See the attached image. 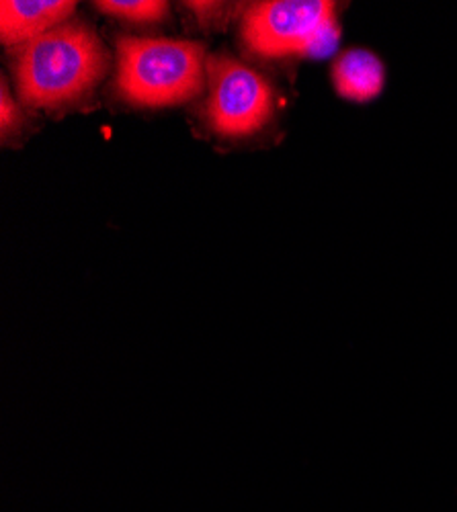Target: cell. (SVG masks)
<instances>
[{"label": "cell", "mask_w": 457, "mask_h": 512, "mask_svg": "<svg viewBox=\"0 0 457 512\" xmlns=\"http://www.w3.org/2000/svg\"><path fill=\"white\" fill-rule=\"evenodd\" d=\"M185 7H189L201 21H205L207 17L212 19L218 11H222L224 5H220V3H187Z\"/></svg>", "instance_id": "9c48e42d"}, {"label": "cell", "mask_w": 457, "mask_h": 512, "mask_svg": "<svg viewBox=\"0 0 457 512\" xmlns=\"http://www.w3.org/2000/svg\"><path fill=\"white\" fill-rule=\"evenodd\" d=\"M332 82L345 99L371 101L384 89V64L367 50H349L332 66Z\"/></svg>", "instance_id": "8992f818"}, {"label": "cell", "mask_w": 457, "mask_h": 512, "mask_svg": "<svg viewBox=\"0 0 457 512\" xmlns=\"http://www.w3.org/2000/svg\"><path fill=\"white\" fill-rule=\"evenodd\" d=\"M97 11L134 23H158L169 17V3L164 0H97Z\"/></svg>", "instance_id": "52a82bcc"}, {"label": "cell", "mask_w": 457, "mask_h": 512, "mask_svg": "<svg viewBox=\"0 0 457 512\" xmlns=\"http://www.w3.org/2000/svg\"><path fill=\"white\" fill-rule=\"evenodd\" d=\"M210 95L205 119L224 138L253 136L267 125L275 111V93L269 80L255 68L226 54L207 56Z\"/></svg>", "instance_id": "277c9868"}, {"label": "cell", "mask_w": 457, "mask_h": 512, "mask_svg": "<svg viewBox=\"0 0 457 512\" xmlns=\"http://www.w3.org/2000/svg\"><path fill=\"white\" fill-rule=\"evenodd\" d=\"M72 0H3L0 3V37L7 46H23L27 41L66 23L74 13Z\"/></svg>", "instance_id": "5b68a950"}, {"label": "cell", "mask_w": 457, "mask_h": 512, "mask_svg": "<svg viewBox=\"0 0 457 512\" xmlns=\"http://www.w3.org/2000/svg\"><path fill=\"white\" fill-rule=\"evenodd\" d=\"M244 46L265 58H322L335 52L341 27L328 0H263L246 9Z\"/></svg>", "instance_id": "3957f363"}, {"label": "cell", "mask_w": 457, "mask_h": 512, "mask_svg": "<svg viewBox=\"0 0 457 512\" xmlns=\"http://www.w3.org/2000/svg\"><path fill=\"white\" fill-rule=\"evenodd\" d=\"M105 68L101 39L82 21H66L15 48L17 91L35 109H56L85 97Z\"/></svg>", "instance_id": "6da1fadb"}, {"label": "cell", "mask_w": 457, "mask_h": 512, "mask_svg": "<svg viewBox=\"0 0 457 512\" xmlns=\"http://www.w3.org/2000/svg\"><path fill=\"white\" fill-rule=\"evenodd\" d=\"M0 103H3V107H0V121H3V134L7 136L11 130H17V125L21 123V113L9 95L5 80H3V91H0Z\"/></svg>", "instance_id": "ba28073f"}, {"label": "cell", "mask_w": 457, "mask_h": 512, "mask_svg": "<svg viewBox=\"0 0 457 512\" xmlns=\"http://www.w3.org/2000/svg\"><path fill=\"white\" fill-rule=\"evenodd\" d=\"M207 70L197 41L173 37H119L117 89L140 107H173L193 99Z\"/></svg>", "instance_id": "7a4b0ae2"}]
</instances>
